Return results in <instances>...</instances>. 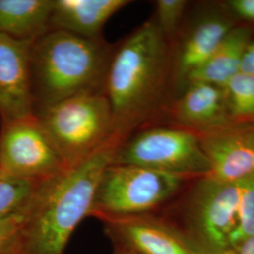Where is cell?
Here are the masks:
<instances>
[{
    "label": "cell",
    "mask_w": 254,
    "mask_h": 254,
    "mask_svg": "<svg viewBox=\"0 0 254 254\" xmlns=\"http://www.w3.org/2000/svg\"><path fill=\"white\" fill-rule=\"evenodd\" d=\"M53 0H0V34L35 41L49 30Z\"/></svg>",
    "instance_id": "16"
},
{
    "label": "cell",
    "mask_w": 254,
    "mask_h": 254,
    "mask_svg": "<svg viewBox=\"0 0 254 254\" xmlns=\"http://www.w3.org/2000/svg\"><path fill=\"white\" fill-rule=\"evenodd\" d=\"M114 45L49 29L31 46V90L34 114L85 93L105 91Z\"/></svg>",
    "instance_id": "3"
},
{
    "label": "cell",
    "mask_w": 254,
    "mask_h": 254,
    "mask_svg": "<svg viewBox=\"0 0 254 254\" xmlns=\"http://www.w3.org/2000/svg\"></svg>",
    "instance_id": "26"
},
{
    "label": "cell",
    "mask_w": 254,
    "mask_h": 254,
    "mask_svg": "<svg viewBox=\"0 0 254 254\" xmlns=\"http://www.w3.org/2000/svg\"><path fill=\"white\" fill-rule=\"evenodd\" d=\"M113 254H129L126 253V252H124V251H122V250H119V249H116V248H113Z\"/></svg>",
    "instance_id": "25"
},
{
    "label": "cell",
    "mask_w": 254,
    "mask_h": 254,
    "mask_svg": "<svg viewBox=\"0 0 254 254\" xmlns=\"http://www.w3.org/2000/svg\"><path fill=\"white\" fill-rule=\"evenodd\" d=\"M253 35L254 29L252 27H234L208 60L191 74L186 86L192 82H203L223 88L239 73L243 55L253 41Z\"/></svg>",
    "instance_id": "15"
},
{
    "label": "cell",
    "mask_w": 254,
    "mask_h": 254,
    "mask_svg": "<svg viewBox=\"0 0 254 254\" xmlns=\"http://www.w3.org/2000/svg\"><path fill=\"white\" fill-rule=\"evenodd\" d=\"M236 21L225 8L210 9L198 13L181 30L172 45L171 91L180 93L190 76L213 54Z\"/></svg>",
    "instance_id": "9"
},
{
    "label": "cell",
    "mask_w": 254,
    "mask_h": 254,
    "mask_svg": "<svg viewBox=\"0 0 254 254\" xmlns=\"http://www.w3.org/2000/svg\"><path fill=\"white\" fill-rule=\"evenodd\" d=\"M223 7L233 18L254 24V0H229Z\"/></svg>",
    "instance_id": "22"
},
{
    "label": "cell",
    "mask_w": 254,
    "mask_h": 254,
    "mask_svg": "<svg viewBox=\"0 0 254 254\" xmlns=\"http://www.w3.org/2000/svg\"><path fill=\"white\" fill-rule=\"evenodd\" d=\"M66 168L35 115L1 124L0 173L46 180Z\"/></svg>",
    "instance_id": "8"
},
{
    "label": "cell",
    "mask_w": 254,
    "mask_h": 254,
    "mask_svg": "<svg viewBox=\"0 0 254 254\" xmlns=\"http://www.w3.org/2000/svg\"><path fill=\"white\" fill-rule=\"evenodd\" d=\"M42 181L0 173V219L26 214Z\"/></svg>",
    "instance_id": "17"
},
{
    "label": "cell",
    "mask_w": 254,
    "mask_h": 254,
    "mask_svg": "<svg viewBox=\"0 0 254 254\" xmlns=\"http://www.w3.org/2000/svg\"><path fill=\"white\" fill-rule=\"evenodd\" d=\"M186 178L129 164L105 169L91 216L102 219L146 215L171 200Z\"/></svg>",
    "instance_id": "5"
},
{
    "label": "cell",
    "mask_w": 254,
    "mask_h": 254,
    "mask_svg": "<svg viewBox=\"0 0 254 254\" xmlns=\"http://www.w3.org/2000/svg\"><path fill=\"white\" fill-rule=\"evenodd\" d=\"M129 0H53L49 29L99 39L109 19L129 5Z\"/></svg>",
    "instance_id": "14"
},
{
    "label": "cell",
    "mask_w": 254,
    "mask_h": 254,
    "mask_svg": "<svg viewBox=\"0 0 254 254\" xmlns=\"http://www.w3.org/2000/svg\"><path fill=\"white\" fill-rule=\"evenodd\" d=\"M163 112L173 126L198 136L241 126L229 114L224 89L203 82H192L171 98Z\"/></svg>",
    "instance_id": "11"
},
{
    "label": "cell",
    "mask_w": 254,
    "mask_h": 254,
    "mask_svg": "<svg viewBox=\"0 0 254 254\" xmlns=\"http://www.w3.org/2000/svg\"><path fill=\"white\" fill-rule=\"evenodd\" d=\"M26 214L0 219V254H23Z\"/></svg>",
    "instance_id": "21"
},
{
    "label": "cell",
    "mask_w": 254,
    "mask_h": 254,
    "mask_svg": "<svg viewBox=\"0 0 254 254\" xmlns=\"http://www.w3.org/2000/svg\"><path fill=\"white\" fill-rule=\"evenodd\" d=\"M239 73L254 76V40H253L246 48L240 64Z\"/></svg>",
    "instance_id": "23"
},
{
    "label": "cell",
    "mask_w": 254,
    "mask_h": 254,
    "mask_svg": "<svg viewBox=\"0 0 254 254\" xmlns=\"http://www.w3.org/2000/svg\"><path fill=\"white\" fill-rule=\"evenodd\" d=\"M171 76L172 46L154 17L114 45L104 93L117 136L126 139L163 112Z\"/></svg>",
    "instance_id": "1"
},
{
    "label": "cell",
    "mask_w": 254,
    "mask_h": 254,
    "mask_svg": "<svg viewBox=\"0 0 254 254\" xmlns=\"http://www.w3.org/2000/svg\"><path fill=\"white\" fill-rule=\"evenodd\" d=\"M33 41L0 34L1 124L34 115L31 90V46Z\"/></svg>",
    "instance_id": "12"
},
{
    "label": "cell",
    "mask_w": 254,
    "mask_h": 254,
    "mask_svg": "<svg viewBox=\"0 0 254 254\" xmlns=\"http://www.w3.org/2000/svg\"><path fill=\"white\" fill-rule=\"evenodd\" d=\"M34 115L67 167L79 163L118 136L104 92L73 96Z\"/></svg>",
    "instance_id": "4"
},
{
    "label": "cell",
    "mask_w": 254,
    "mask_h": 254,
    "mask_svg": "<svg viewBox=\"0 0 254 254\" xmlns=\"http://www.w3.org/2000/svg\"><path fill=\"white\" fill-rule=\"evenodd\" d=\"M112 163L136 165L184 178L202 177L210 172L200 136L173 125L138 128L119 146Z\"/></svg>",
    "instance_id": "6"
},
{
    "label": "cell",
    "mask_w": 254,
    "mask_h": 254,
    "mask_svg": "<svg viewBox=\"0 0 254 254\" xmlns=\"http://www.w3.org/2000/svg\"><path fill=\"white\" fill-rule=\"evenodd\" d=\"M124 140L115 136L79 163L42 181L25 217L23 254H64L74 230L91 216L101 176Z\"/></svg>",
    "instance_id": "2"
},
{
    "label": "cell",
    "mask_w": 254,
    "mask_h": 254,
    "mask_svg": "<svg viewBox=\"0 0 254 254\" xmlns=\"http://www.w3.org/2000/svg\"><path fill=\"white\" fill-rule=\"evenodd\" d=\"M113 248L129 254H206L186 234L152 216L99 219Z\"/></svg>",
    "instance_id": "10"
},
{
    "label": "cell",
    "mask_w": 254,
    "mask_h": 254,
    "mask_svg": "<svg viewBox=\"0 0 254 254\" xmlns=\"http://www.w3.org/2000/svg\"><path fill=\"white\" fill-rule=\"evenodd\" d=\"M189 2L186 0H157L154 19L166 40L172 46L185 22Z\"/></svg>",
    "instance_id": "20"
},
{
    "label": "cell",
    "mask_w": 254,
    "mask_h": 254,
    "mask_svg": "<svg viewBox=\"0 0 254 254\" xmlns=\"http://www.w3.org/2000/svg\"><path fill=\"white\" fill-rule=\"evenodd\" d=\"M240 182L224 183L202 176L191 191L187 221L191 241L206 254H232L230 236L236 227Z\"/></svg>",
    "instance_id": "7"
},
{
    "label": "cell",
    "mask_w": 254,
    "mask_h": 254,
    "mask_svg": "<svg viewBox=\"0 0 254 254\" xmlns=\"http://www.w3.org/2000/svg\"><path fill=\"white\" fill-rule=\"evenodd\" d=\"M232 254H254V236L249 237L236 248Z\"/></svg>",
    "instance_id": "24"
},
{
    "label": "cell",
    "mask_w": 254,
    "mask_h": 254,
    "mask_svg": "<svg viewBox=\"0 0 254 254\" xmlns=\"http://www.w3.org/2000/svg\"><path fill=\"white\" fill-rule=\"evenodd\" d=\"M254 236V173L240 182V200L236 227L230 236L232 252Z\"/></svg>",
    "instance_id": "19"
},
{
    "label": "cell",
    "mask_w": 254,
    "mask_h": 254,
    "mask_svg": "<svg viewBox=\"0 0 254 254\" xmlns=\"http://www.w3.org/2000/svg\"><path fill=\"white\" fill-rule=\"evenodd\" d=\"M254 125H241L200 135L210 163L206 176L224 183H239L254 173Z\"/></svg>",
    "instance_id": "13"
},
{
    "label": "cell",
    "mask_w": 254,
    "mask_h": 254,
    "mask_svg": "<svg viewBox=\"0 0 254 254\" xmlns=\"http://www.w3.org/2000/svg\"><path fill=\"white\" fill-rule=\"evenodd\" d=\"M228 111L237 125H254V76L238 73L223 87Z\"/></svg>",
    "instance_id": "18"
}]
</instances>
